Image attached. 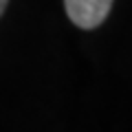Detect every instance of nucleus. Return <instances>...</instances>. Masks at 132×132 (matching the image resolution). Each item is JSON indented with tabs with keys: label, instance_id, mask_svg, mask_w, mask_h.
<instances>
[{
	"label": "nucleus",
	"instance_id": "nucleus-1",
	"mask_svg": "<svg viewBox=\"0 0 132 132\" xmlns=\"http://www.w3.org/2000/svg\"><path fill=\"white\" fill-rule=\"evenodd\" d=\"M114 0H64L66 15L77 29L93 31L108 18Z\"/></svg>",
	"mask_w": 132,
	"mask_h": 132
},
{
	"label": "nucleus",
	"instance_id": "nucleus-2",
	"mask_svg": "<svg viewBox=\"0 0 132 132\" xmlns=\"http://www.w3.org/2000/svg\"><path fill=\"white\" fill-rule=\"evenodd\" d=\"M7 5H9V0H0V18H2V13L7 11Z\"/></svg>",
	"mask_w": 132,
	"mask_h": 132
}]
</instances>
